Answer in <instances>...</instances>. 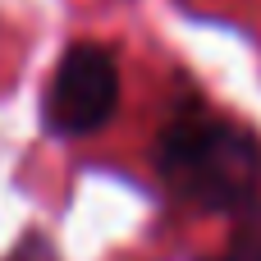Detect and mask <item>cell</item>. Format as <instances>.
I'll use <instances>...</instances> for the list:
<instances>
[{
	"label": "cell",
	"mask_w": 261,
	"mask_h": 261,
	"mask_svg": "<svg viewBox=\"0 0 261 261\" xmlns=\"http://www.w3.org/2000/svg\"><path fill=\"white\" fill-rule=\"evenodd\" d=\"M119 110V64L106 46L96 41H78L60 55L46 101H41V119L55 138H92L101 133Z\"/></svg>",
	"instance_id": "cell-2"
},
{
	"label": "cell",
	"mask_w": 261,
	"mask_h": 261,
	"mask_svg": "<svg viewBox=\"0 0 261 261\" xmlns=\"http://www.w3.org/2000/svg\"><path fill=\"white\" fill-rule=\"evenodd\" d=\"M220 261H261V202H252L234 229V243Z\"/></svg>",
	"instance_id": "cell-3"
},
{
	"label": "cell",
	"mask_w": 261,
	"mask_h": 261,
	"mask_svg": "<svg viewBox=\"0 0 261 261\" xmlns=\"http://www.w3.org/2000/svg\"><path fill=\"white\" fill-rule=\"evenodd\" d=\"M156 174L193 211H248L261 193V142L252 128L188 106L156 138Z\"/></svg>",
	"instance_id": "cell-1"
},
{
	"label": "cell",
	"mask_w": 261,
	"mask_h": 261,
	"mask_svg": "<svg viewBox=\"0 0 261 261\" xmlns=\"http://www.w3.org/2000/svg\"><path fill=\"white\" fill-rule=\"evenodd\" d=\"M9 261H60V257H55V248H50L46 239H37V234H32V239H23V243H18V252H14Z\"/></svg>",
	"instance_id": "cell-4"
}]
</instances>
